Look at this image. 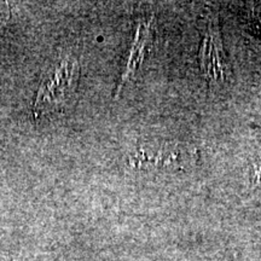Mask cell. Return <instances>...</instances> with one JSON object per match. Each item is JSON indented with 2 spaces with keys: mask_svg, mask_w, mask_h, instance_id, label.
Wrapping results in <instances>:
<instances>
[{
  "mask_svg": "<svg viewBox=\"0 0 261 261\" xmlns=\"http://www.w3.org/2000/svg\"><path fill=\"white\" fill-rule=\"evenodd\" d=\"M80 68L73 57H65L44 74L34 103L37 117L61 112L68 107L77 89Z\"/></svg>",
  "mask_w": 261,
  "mask_h": 261,
  "instance_id": "obj_1",
  "label": "cell"
},
{
  "mask_svg": "<svg viewBox=\"0 0 261 261\" xmlns=\"http://www.w3.org/2000/svg\"><path fill=\"white\" fill-rule=\"evenodd\" d=\"M202 41L198 61L202 75L211 87H221L232 79V69L228 63L221 39L219 18L210 11L201 19Z\"/></svg>",
  "mask_w": 261,
  "mask_h": 261,
  "instance_id": "obj_2",
  "label": "cell"
},
{
  "mask_svg": "<svg viewBox=\"0 0 261 261\" xmlns=\"http://www.w3.org/2000/svg\"><path fill=\"white\" fill-rule=\"evenodd\" d=\"M243 15L250 31L261 33V4L253 3L246 6Z\"/></svg>",
  "mask_w": 261,
  "mask_h": 261,
  "instance_id": "obj_3",
  "label": "cell"
},
{
  "mask_svg": "<svg viewBox=\"0 0 261 261\" xmlns=\"http://www.w3.org/2000/svg\"><path fill=\"white\" fill-rule=\"evenodd\" d=\"M10 15L9 5L6 3H0V22L5 21Z\"/></svg>",
  "mask_w": 261,
  "mask_h": 261,
  "instance_id": "obj_4",
  "label": "cell"
}]
</instances>
